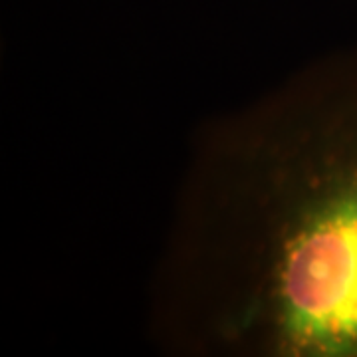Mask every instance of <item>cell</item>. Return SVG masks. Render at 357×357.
<instances>
[{"mask_svg":"<svg viewBox=\"0 0 357 357\" xmlns=\"http://www.w3.org/2000/svg\"><path fill=\"white\" fill-rule=\"evenodd\" d=\"M149 324L178 356L357 357V46L197 129Z\"/></svg>","mask_w":357,"mask_h":357,"instance_id":"1","label":"cell"}]
</instances>
